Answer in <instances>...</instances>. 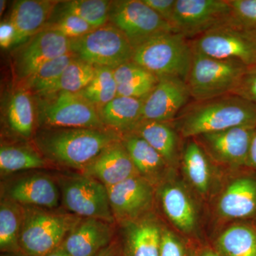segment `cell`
I'll return each mask as SVG.
<instances>
[{
	"instance_id": "cell-1",
	"label": "cell",
	"mask_w": 256,
	"mask_h": 256,
	"mask_svg": "<svg viewBox=\"0 0 256 256\" xmlns=\"http://www.w3.org/2000/svg\"><path fill=\"white\" fill-rule=\"evenodd\" d=\"M182 139L236 127H256V105L236 94L192 100L172 122Z\"/></svg>"
},
{
	"instance_id": "cell-2",
	"label": "cell",
	"mask_w": 256,
	"mask_h": 256,
	"mask_svg": "<svg viewBox=\"0 0 256 256\" xmlns=\"http://www.w3.org/2000/svg\"><path fill=\"white\" fill-rule=\"evenodd\" d=\"M122 134L107 129L50 128L35 138L40 154L60 166L82 171Z\"/></svg>"
},
{
	"instance_id": "cell-3",
	"label": "cell",
	"mask_w": 256,
	"mask_h": 256,
	"mask_svg": "<svg viewBox=\"0 0 256 256\" xmlns=\"http://www.w3.org/2000/svg\"><path fill=\"white\" fill-rule=\"evenodd\" d=\"M22 206L20 248V254L23 256L48 255L62 245L82 218L72 213L40 207Z\"/></svg>"
},
{
	"instance_id": "cell-4",
	"label": "cell",
	"mask_w": 256,
	"mask_h": 256,
	"mask_svg": "<svg viewBox=\"0 0 256 256\" xmlns=\"http://www.w3.org/2000/svg\"><path fill=\"white\" fill-rule=\"evenodd\" d=\"M192 57L190 40L170 32L156 35L136 48L132 60L158 78L174 77L186 82Z\"/></svg>"
},
{
	"instance_id": "cell-5",
	"label": "cell",
	"mask_w": 256,
	"mask_h": 256,
	"mask_svg": "<svg viewBox=\"0 0 256 256\" xmlns=\"http://www.w3.org/2000/svg\"><path fill=\"white\" fill-rule=\"evenodd\" d=\"M248 67L239 60H220L193 52L186 80L192 100L234 94Z\"/></svg>"
},
{
	"instance_id": "cell-6",
	"label": "cell",
	"mask_w": 256,
	"mask_h": 256,
	"mask_svg": "<svg viewBox=\"0 0 256 256\" xmlns=\"http://www.w3.org/2000/svg\"><path fill=\"white\" fill-rule=\"evenodd\" d=\"M38 124L46 128L105 129L95 106L78 92H60L38 96Z\"/></svg>"
},
{
	"instance_id": "cell-7",
	"label": "cell",
	"mask_w": 256,
	"mask_h": 256,
	"mask_svg": "<svg viewBox=\"0 0 256 256\" xmlns=\"http://www.w3.org/2000/svg\"><path fill=\"white\" fill-rule=\"evenodd\" d=\"M192 50L212 58L237 60L247 66L256 65V30L230 22L190 40Z\"/></svg>"
},
{
	"instance_id": "cell-8",
	"label": "cell",
	"mask_w": 256,
	"mask_h": 256,
	"mask_svg": "<svg viewBox=\"0 0 256 256\" xmlns=\"http://www.w3.org/2000/svg\"><path fill=\"white\" fill-rule=\"evenodd\" d=\"M72 50L79 60L112 69L131 62L134 54L132 45L114 24L104 25L72 40Z\"/></svg>"
},
{
	"instance_id": "cell-9",
	"label": "cell",
	"mask_w": 256,
	"mask_h": 256,
	"mask_svg": "<svg viewBox=\"0 0 256 256\" xmlns=\"http://www.w3.org/2000/svg\"><path fill=\"white\" fill-rule=\"evenodd\" d=\"M56 182L62 204L69 213L112 224L116 222L107 188L100 182L80 174L58 176Z\"/></svg>"
},
{
	"instance_id": "cell-10",
	"label": "cell",
	"mask_w": 256,
	"mask_h": 256,
	"mask_svg": "<svg viewBox=\"0 0 256 256\" xmlns=\"http://www.w3.org/2000/svg\"><path fill=\"white\" fill-rule=\"evenodd\" d=\"M256 127H236L193 138L220 169L232 172L248 170Z\"/></svg>"
},
{
	"instance_id": "cell-11",
	"label": "cell",
	"mask_w": 256,
	"mask_h": 256,
	"mask_svg": "<svg viewBox=\"0 0 256 256\" xmlns=\"http://www.w3.org/2000/svg\"><path fill=\"white\" fill-rule=\"evenodd\" d=\"M112 4V24L124 33L134 50L156 35L173 32L170 24L142 0H124Z\"/></svg>"
},
{
	"instance_id": "cell-12",
	"label": "cell",
	"mask_w": 256,
	"mask_h": 256,
	"mask_svg": "<svg viewBox=\"0 0 256 256\" xmlns=\"http://www.w3.org/2000/svg\"><path fill=\"white\" fill-rule=\"evenodd\" d=\"M230 15L228 0H176L170 25L173 32L192 40L228 22Z\"/></svg>"
},
{
	"instance_id": "cell-13",
	"label": "cell",
	"mask_w": 256,
	"mask_h": 256,
	"mask_svg": "<svg viewBox=\"0 0 256 256\" xmlns=\"http://www.w3.org/2000/svg\"><path fill=\"white\" fill-rule=\"evenodd\" d=\"M107 190L112 215L119 224L137 220L152 212L156 188L140 175Z\"/></svg>"
},
{
	"instance_id": "cell-14",
	"label": "cell",
	"mask_w": 256,
	"mask_h": 256,
	"mask_svg": "<svg viewBox=\"0 0 256 256\" xmlns=\"http://www.w3.org/2000/svg\"><path fill=\"white\" fill-rule=\"evenodd\" d=\"M216 212L226 220H256V173L238 172L220 188Z\"/></svg>"
},
{
	"instance_id": "cell-15",
	"label": "cell",
	"mask_w": 256,
	"mask_h": 256,
	"mask_svg": "<svg viewBox=\"0 0 256 256\" xmlns=\"http://www.w3.org/2000/svg\"><path fill=\"white\" fill-rule=\"evenodd\" d=\"M156 196L173 226L185 235L196 233L200 215L195 198L186 184L174 174L156 188Z\"/></svg>"
},
{
	"instance_id": "cell-16",
	"label": "cell",
	"mask_w": 256,
	"mask_h": 256,
	"mask_svg": "<svg viewBox=\"0 0 256 256\" xmlns=\"http://www.w3.org/2000/svg\"><path fill=\"white\" fill-rule=\"evenodd\" d=\"M188 84L181 78H159L152 92L143 100L142 120L172 122L190 101Z\"/></svg>"
},
{
	"instance_id": "cell-17",
	"label": "cell",
	"mask_w": 256,
	"mask_h": 256,
	"mask_svg": "<svg viewBox=\"0 0 256 256\" xmlns=\"http://www.w3.org/2000/svg\"><path fill=\"white\" fill-rule=\"evenodd\" d=\"M72 52V40L44 28L18 52L15 64L18 78L28 80L47 62Z\"/></svg>"
},
{
	"instance_id": "cell-18",
	"label": "cell",
	"mask_w": 256,
	"mask_h": 256,
	"mask_svg": "<svg viewBox=\"0 0 256 256\" xmlns=\"http://www.w3.org/2000/svg\"><path fill=\"white\" fill-rule=\"evenodd\" d=\"M183 144L180 166L188 186L202 198H210L216 190L220 168L212 161L194 138Z\"/></svg>"
},
{
	"instance_id": "cell-19",
	"label": "cell",
	"mask_w": 256,
	"mask_h": 256,
	"mask_svg": "<svg viewBox=\"0 0 256 256\" xmlns=\"http://www.w3.org/2000/svg\"><path fill=\"white\" fill-rule=\"evenodd\" d=\"M80 174L98 180L106 188L140 175L122 139L101 152L80 171Z\"/></svg>"
},
{
	"instance_id": "cell-20",
	"label": "cell",
	"mask_w": 256,
	"mask_h": 256,
	"mask_svg": "<svg viewBox=\"0 0 256 256\" xmlns=\"http://www.w3.org/2000/svg\"><path fill=\"white\" fill-rule=\"evenodd\" d=\"M121 227V256H160L162 224L150 212Z\"/></svg>"
},
{
	"instance_id": "cell-21",
	"label": "cell",
	"mask_w": 256,
	"mask_h": 256,
	"mask_svg": "<svg viewBox=\"0 0 256 256\" xmlns=\"http://www.w3.org/2000/svg\"><path fill=\"white\" fill-rule=\"evenodd\" d=\"M4 198L23 206L54 210L60 205L58 184L50 176L36 174L16 180L4 190Z\"/></svg>"
},
{
	"instance_id": "cell-22",
	"label": "cell",
	"mask_w": 256,
	"mask_h": 256,
	"mask_svg": "<svg viewBox=\"0 0 256 256\" xmlns=\"http://www.w3.org/2000/svg\"><path fill=\"white\" fill-rule=\"evenodd\" d=\"M112 224L98 218H82L60 247L70 256H96L114 238Z\"/></svg>"
},
{
	"instance_id": "cell-23",
	"label": "cell",
	"mask_w": 256,
	"mask_h": 256,
	"mask_svg": "<svg viewBox=\"0 0 256 256\" xmlns=\"http://www.w3.org/2000/svg\"><path fill=\"white\" fill-rule=\"evenodd\" d=\"M122 142L140 176L156 188L176 174L162 156L143 138L134 133L122 134Z\"/></svg>"
},
{
	"instance_id": "cell-24",
	"label": "cell",
	"mask_w": 256,
	"mask_h": 256,
	"mask_svg": "<svg viewBox=\"0 0 256 256\" xmlns=\"http://www.w3.org/2000/svg\"><path fill=\"white\" fill-rule=\"evenodd\" d=\"M60 2L50 0H18L12 10L9 21L16 30L15 45L20 44L46 28Z\"/></svg>"
},
{
	"instance_id": "cell-25",
	"label": "cell",
	"mask_w": 256,
	"mask_h": 256,
	"mask_svg": "<svg viewBox=\"0 0 256 256\" xmlns=\"http://www.w3.org/2000/svg\"><path fill=\"white\" fill-rule=\"evenodd\" d=\"M132 132L149 143L172 168L176 170L180 168L182 138L172 122L142 120Z\"/></svg>"
},
{
	"instance_id": "cell-26",
	"label": "cell",
	"mask_w": 256,
	"mask_h": 256,
	"mask_svg": "<svg viewBox=\"0 0 256 256\" xmlns=\"http://www.w3.org/2000/svg\"><path fill=\"white\" fill-rule=\"evenodd\" d=\"M143 100L117 96L99 110L106 128L120 134L132 132L142 121Z\"/></svg>"
},
{
	"instance_id": "cell-27",
	"label": "cell",
	"mask_w": 256,
	"mask_h": 256,
	"mask_svg": "<svg viewBox=\"0 0 256 256\" xmlns=\"http://www.w3.org/2000/svg\"><path fill=\"white\" fill-rule=\"evenodd\" d=\"M118 96L144 98L159 82V78L132 60L114 69Z\"/></svg>"
},
{
	"instance_id": "cell-28",
	"label": "cell",
	"mask_w": 256,
	"mask_h": 256,
	"mask_svg": "<svg viewBox=\"0 0 256 256\" xmlns=\"http://www.w3.org/2000/svg\"><path fill=\"white\" fill-rule=\"evenodd\" d=\"M222 256H256V224L239 222L220 233L215 242Z\"/></svg>"
},
{
	"instance_id": "cell-29",
	"label": "cell",
	"mask_w": 256,
	"mask_h": 256,
	"mask_svg": "<svg viewBox=\"0 0 256 256\" xmlns=\"http://www.w3.org/2000/svg\"><path fill=\"white\" fill-rule=\"evenodd\" d=\"M22 222V206L2 197L0 204V249L2 252L20 254Z\"/></svg>"
},
{
	"instance_id": "cell-30",
	"label": "cell",
	"mask_w": 256,
	"mask_h": 256,
	"mask_svg": "<svg viewBox=\"0 0 256 256\" xmlns=\"http://www.w3.org/2000/svg\"><path fill=\"white\" fill-rule=\"evenodd\" d=\"M46 163L40 153L31 148L5 144L0 148V171L2 175L40 169L45 168Z\"/></svg>"
},
{
	"instance_id": "cell-31",
	"label": "cell",
	"mask_w": 256,
	"mask_h": 256,
	"mask_svg": "<svg viewBox=\"0 0 256 256\" xmlns=\"http://www.w3.org/2000/svg\"><path fill=\"white\" fill-rule=\"evenodd\" d=\"M34 118V108L28 92L22 90L15 92L8 109V124L11 129L22 137L30 138L33 134Z\"/></svg>"
},
{
	"instance_id": "cell-32",
	"label": "cell",
	"mask_w": 256,
	"mask_h": 256,
	"mask_svg": "<svg viewBox=\"0 0 256 256\" xmlns=\"http://www.w3.org/2000/svg\"><path fill=\"white\" fill-rule=\"evenodd\" d=\"M96 66L76 58L68 64L54 85L43 96L60 92H79L90 84L95 76Z\"/></svg>"
},
{
	"instance_id": "cell-33",
	"label": "cell",
	"mask_w": 256,
	"mask_h": 256,
	"mask_svg": "<svg viewBox=\"0 0 256 256\" xmlns=\"http://www.w3.org/2000/svg\"><path fill=\"white\" fill-rule=\"evenodd\" d=\"M78 94L95 106L98 110H100L118 96L114 69L108 67H96L94 78Z\"/></svg>"
},
{
	"instance_id": "cell-34",
	"label": "cell",
	"mask_w": 256,
	"mask_h": 256,
	"mask_svg": "<svg viewBox=\"0 0 256 256\" xmlns=\"http://www.w3.org/2000/svg\"><path fill=\"white\" fill-rule=\"evenodd\" d=\"M111 2L106 0H73L66 2L62 13H68L82 18L97 28L104 26L110 18Z\"/></svg>"
},
{
	"instance_id": "cell-35",
	"label": "cell",
	"mask_w": 256,
	"mask_h": 256,
	"mask_svg": "<svg viewBox=\"0 0 256 256\" xmlns=\"http://www.w3.org/2000/svg\"><path fill=\"white\" fill-rule=\"evenodd\" d=\"M76 58L73 52L47 62L26 80L28 88L38 96L44 95L60 78L68 64Z\"/></svg>"
},
{
	"instance_id": "cell-36",
	"label": "cell",
	"mask_w": 256,
	"mask_h": 256,
	"mask_svg": "<svg viewBox=\"0 0 256 256\" xmlns=\"http://www.w3.org/2000/svg\"><path fill=\"white\" fill-rule=\"evenodd\" d=\"M44 28L58 32L70 40L80 38L95 30L82 18L68 13H62L55 22Z\"/></svg>"
},
{
	"instance_id": "cell-37",
	"label": "cell",
	"mask_w": 256,
	"mask_h": 256,
	"mask_svg": "<svg viewBox=\"0 0 256 256\" xmlns=\"http://www.w3.org/2000/svg\"><path fill=\"white\" fill-rule=\"evenodd\" d=\"M232 8L230 23L256 30V0H228Z\"/></svg>"
},
{
	"instance_id": "cell-38",
	"label": "cell",
	"mask_w": 256,
	"mask_h": 256,
	"mask_svg": "<svg viewBox=\"0 0 256 256\" xmlns=\"http://www.w3.org/2000/svg\"><path fill=\"white\" fill-rule=\"evenodd\" d=\"M160 256H188L184 242L172 230L163 226Z\"/></svg>"
},
{
	"instance_id": "cell-39",
	"label": "cell",
	"mask_w": 256,
	"mask_h": 256,
	"mask_svg": "<svg viewBox=\"0 0 256 256\" xmlns=\"http://www.w3.org/2000/svg\"><path fill=\"white\" fill-rule=\"evenodd\" d=\"M234 94L256 105V65L248 67Z\"/></svg>"
},
{
	"instance_id": "cell-40",
	"label": "cell",
	"mask_w": 256,
	"mask_h": 256,
	"mask_svg": "<svg viewBox=\"0 0 256 256\" xmlns=\"http://www.w3.org/2000/svg\"><path fill=\"white\" fill-rule=\"evenodd\" d=\"M142 1L158 13L166 22L169 23L170 24H171L174 16L176 0H142Z\"/></svg>"
},
{
	"instance_id": "cell-41",
	"label": "cell",
	"mask_w": 256,
	"mask_h": 256,
	"mask_svg": "<svg viewBox=\"0 0 256 256\" xmlns=\"http://www.w3.org/2000/svg\"><path fill=\"white\" fill-rule=\"evenodd\" d=\"M16 30L9 20L3 22L0 25V45L2 48H8L14 46Z\"/></svg>"
},
{
	"instance_id": "cell-42",
	"label": "cell",
	"mask_w": 256,
	"mask_h": 256,
	"mask_svg": "<svg viewBox=\"0 0 256 256\" xmlns=\"http://www.w3.org/2000/svg\"><path fill=\"white\" fill-rule=\"evenodd\" d=\"M247 168L248 170L256 173V128L254 136H252Z\"/></svg>"
},
{
	"instance_id": "cell-43",
	"label": "cell",
	"mask_w": 256,
	"mask_h": 256,
	"mask_svg": "<svg viewBox=\"0 0 256 256\" xmlns=\"http://www.w3.org/2000/svg\"><path fill=\"white\" fill-rule=\"evenodd\" d=\"M96 256H121L119 242L112 240Z\"/></svg>"
},
{
	"instance_id": "cell-44",
	"label": "cell",
	"mask_w": 256,
	"mask_h": 256,
	"mask_svg": "<svg viewBox=\"0 0 256 256\" xmlns=\"http://www.w3.org/2000/svg\"><path fill=\"white\" fill-rule=\"evenodd\" d=\"M46 256H70L69 255L68 252H66L65 250L60 246L57 248L56 249H55L54 252H50L48 255Z\"/></svg>"
},
{
	"instance_id": "cell-45",
	"label": "cell",
	"mask_w": 256,
	"mask_h": 256,
	"mask_svg": "<svg viewBox=\"0 0 256 256\" xmlns=\"http://www.w3.org/2000/svg\"><path fill=\"white\" fill-rule=\"evenodd\" d=\"M198 256H220V254H218L216 252H214V250H210V249H207V250H203Z\"/></svg>"
},
{
	"instance_id": "cell-46",
	"label": "cell",
	"mask_w": 256,
	"mask_h": 256,
	"mask_svg": "<svg viewBox=\"0 0 256 256\" xmlns=\"http://www.w3.org/2000/svg\"><path fill=\"white\" fill-rule=\"evenodd\" d=\"M6 4V1H5V0H1V1H0V14H1V16L3 14V12L4 11Z\"/></svg>"
}]
</instances>
